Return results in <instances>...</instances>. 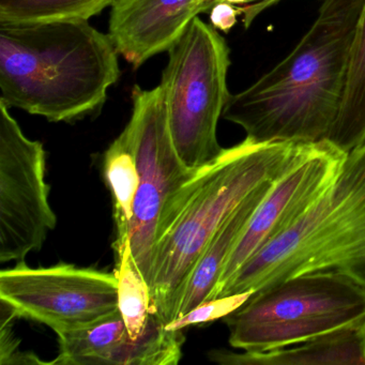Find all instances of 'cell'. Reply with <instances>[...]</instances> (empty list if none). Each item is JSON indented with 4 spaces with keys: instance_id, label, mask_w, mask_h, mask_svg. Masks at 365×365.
Returning <instances> with one entry per match:
<instances>
[{
    "instance_id": "9c48e42d",
    "label": "cell",
    "mask_w": 365,
    "mask_h": 365,
    "mask_svg": "<svg viewBox=\"0 0 365 365\" xmlns=\"http://www.w3.org/2000/svg\"><path fill=\"white\" fill-rule=\"evenodd\" d=\"M115 272L70 264L31 268L20 262L0 272V300L19 317L58 333L88 326L118 311Z\"/></svg>"
},
{
    "instance_id": "ac0fdd59",
    "label": "cell",
    "mask_w": 365,
    "mask_h": 365,
    "mask_svg": "<svg viewBox=\"0 0 365 365\" xmlns=\"http://www.w3.org/2000/svg\"><path fill=\"white\" fill-rule=\"evenodd\" d=\"M113 0H0V25L88 21Z\"/></svg>"
},
{
    "instance_id": "44dd1931",
    "label": "cell",
    "mask_w": 365,
    "mask_h": 365,
    "mask_svg": "<svg viewBox=\"0 0 365 365\" xmlns=\"http://www.w3.org/2000/svg\"><path fill=\"white\" fill-rule=\"evenodd\" d=\"M0 364H51L42 361L31 352H21L18 339L12 332V322L19 317L16 309L5 301L0 300Z\"/></svg>"
},
{
    "instance_id": "cb8c5ba5",
    "label": "cell",
    "mask_w": 365,
    "mask_h": 365,
    "mask_svg": "<svg viewBox=\"0 0 365 365\" xmlns=\"http://www.w3.org/2000/svg\"><path fill=\"white\" fill-rule=\"evenodd\" d=\"M362 330H363V336H364V345H365V324H364V326H363Z\"/></svg>"
},
{
    "instance_id": "5bb4252c",
    "label": "cell",
    "mask_w": 365,
    "mask_h": 365,
    "mask_svg": "<svg viewBox=\"0 0 365 365\" xmlns=\"http://www.w3.org/2000/svg\"><path fill=\"white\" fill-rule=\"evenodd\" d=\"M103 168L113 197V215L116 226L114 250L116 252L130 241V230L140 185L135 150L128 127L106 150Z\"/></svg>"
},
{
    "instance_id": "8992f818",
    "label": "cell",
    "mask_w": 365,
    "mask_h": 365,
    "mask_svg": "<svg viewBox=\"0 0 365 365\" xmlns=\"http://www.w3.org/2000/svg\"><path fill=\"white\" fill-rule=\"evenodd\" d=\"M162 74L168 128L180 159L197 170L217 160L220 117L230 99V48L212 25L198 16L168 50Z\"/></svg>"
},
{
    "instance_id": "7402d4cb",
    "label": "cell",
    "mask_w": 365,
    "mask_h": 365,
    "mask_svg": "<svg viewBox=\"0 0 365 365\" xmlns=\"http://www.w3.org/2000/svg\"><path fill=\"white\" fill-rule=\"evenodd\" d=\"M238 16H240L238 6L217 3L211 8L210 23L217 31L227 34L236 25Z\"/></svg>"
},
{
    "instance_id": "ffe728a7",
    "label": "cell",
    "mask_w": 365,
    "mask_h": 365,
    "mask_svg": "<svg viewBox=\"0 0 365 365\" xmlns=\"http://www.w3.org/2000/svg\"><path fill=\"white\" fill-rule=\"evenodd\" d=\"M253 292L251 290V292L205 301L202 304L191 309L189 313L166 324V328L170 330H183L187 327L208 324L220 318H225L243 305V303L247 302Z\"/></svg>"
},
{
    "instance_id": "e0dca14e",
    "label": "cell",
    "mask_w": 365,
    "mask_h": 365,
    "mask_svg": "<svg viewBox=\"0 0 365 365\" xmlns=\"http://www.w3.org/2000/svg\"><path fill=\"white\" fill-rule=\"evenodd\" d=\"M182 330H170L155 314L151 313L143 334L128 337L116 348L108 365H176L182 356Z\"/></svg>"
},
{
    "instance_id": "6da1fadb",
    "label": "cell",
    "mask_w": 365,
    "mask_h": 365,
    "mask_svg": "<svg viewBox=\"0 0 365 365\" xmlns=\"http://www.w3.org/2000/svg\"><path fill=\"white\" fill-rule=\"evenodd\" d=\"M365 0H324L317 19L281 63L230 95L223 117L257 144L329 143Z\"/></svg>"
},
{
    "instance_id": "8fae6325",
    "label": "cell",
    "mask_w": 365,
    "mask_h": 365,
    "mask_svg": "<svg viewBox=\"0 0 365 365\" xmlns=\"http://www.w3.org/2000/svg\"><path fill=\"white\" fill-rule=\"evenodd\" d=\"M200 14V0H113L108 34L134 68L168 52Z\"/></svg>"
},
{
    "instance_id": "7a4b0ae2",
    "label": "cell",
    "mask_w": 365,
    "mask_h": 365,
    "mask_svg": "<svg viewBox=\"0 0 365 365\" xmlns=\"http://www.w3.org/2000/svg\"><path fill=\"white\" fill-rule=\"evenodd\" d=\"M317 144L245 138L196 170L168 200L158 224L149 289L151 313L164 324L178 316L181 294L220 226L264 183L281 178Z\"/></svg>"
},
{
    "instance_id": "d6986e66",
    "label": "cell",
    "mask_w": 365,
    "mask_h": 365,
    "mask_svg": "<svg viewBox=\"0 0 365 365\" xmlns=\"http://www.w3.org/2000/svg\"><path fill=\"white\" fill-rule=\"evenodd\" d=\"M115 253L119 313L125 320L129 336L136 339L144 332L151 315L150 289L134 259L130 241Z\"/></svg>"
},
{
    "instance_id": "2e32d148",
    "label": "cell",
    "mask_w": 365,
    "mask_h": 365,
    "mask_svg": "<svg viewBox=\"0 0 365 365\" xmlns=\"http://www.w3.org/2000/svg\"><path fill=\"white\" fill-rule=\"evenodd\" d=\"M56 334L59 354L52 365H108L113 352L129 337L119 309L88 326Z\"/></svg>"
},
{
    "instance_id": "ba28073f",
    "label": "cell",
    "mask_w": 365,
    "mask_h": 365,
    "mask_svg": "<svg viewBox=\"0 0 365 365\" xmlns=\"http://www.w3.org/2000/svg\"><path fill=\"white\" fill-rule=\"evenodd\" d=\"M43 145L27 138L0 101V262L42 249L57 217L50 204Z\"/></svg>"
},
{
    "instance_id": "5b68a950",
    "label": "cell",
    "mask_w": 365,
    "mask_h": 365,
    "mask_svg": "<svg viewBox=\"0 0 365 365\" xmlns=\"http://www.w3.org/2000/svg\"><path fill=\"white\" fill-rule=\"evenodd\" d=\"M224 320L232 347L277 349L364 326L365 286L343 273H305L255 290Z\"/></svg>"
},
{
    "instance_id": "30bf717a",
    "label": "cell",
    "mask_w": 365,
    "mask_h": 365,
    "mask_svg": "<svg viewBox=\"0 0 365 365\" xmlns=\"http://www.w3.org/2000/svg\"><path fill=\"white\" fill-rule=\"evenodd\" d=\"M346 155L329 143H318L273 183L228 258L211 299L249 258L289 228L319 198L334 180Z\"/></svg>"
},
{
    "instance_id": "4fadbf2b",
    "label": "cell",
    "mask_w": 365,
    "mask_h": 365,
    "mask_svg": "<svg viewBox=\"0 0 365 365\" xmlns=\"http://www.w3.org/2000/svg\"><path fill=\"white\" fill-rule=\"evenodd\" d=\"M275 181L264 183L254 190L220 226L185 283L179 302L177 318L185 315L194 307L212 298L228 258L242 237L258 205Z\"/></svg>"
},
{
    "instance_id": "9a60e30c",
    "label": "cell",
    "mask_w": 365,
    "mask_h": 365,
    "mask_svg": "<svg viewBox=\"0 0 365 365\" xmlns=\"http://www.w3.org/2000/svg\"><path fill=\"white\" fill-rule=\"evenodd\" d=\"M329 144L345 153L365 144V6L352 44L341 108Z\"/></svg>"
},
{
    "instance_id": "277c9868",
    "label": "cell",
    "mask_w": 365,
    "mask_h": 365,
    "mask_svg": "<svg viewBox=\"0 0 365 365\" xmlns=\"http://www.w3.org/2000/svg\"><path fill=\"white\" fill-rule=\"evenodd\" d=\"M312 272L343 273L365 286V144L347 153L328 189L249 258L215 298Z\"/></svg>"
},
{
    "instance_id": "3957f363",
    "label": "cell",
    "mask_w": 365,
    "mask_h": 365,
    "mask_svg": "<svg viewBox=\"0 0 365 365\" xmlns=\"http://www.w3.org/2000/svg\"><path fill=\"white\" fill-rule=\"evenodd\" d=\"M118 55L88 21L0 25V101L52 123L80 120L106 103Z\"/></svg>"
},
{
    "instance_id": "52a82bcc",
    "label": "cell",
    "mask_w": 365,
    "mask_h": 365,
    "mask_svg": "<svg viewBox=\"0 0 365 365\" xmlns=\"http://www.w3.org/2000/svg\"><path fill=\"white\" fill-rule=\"evenodd\" d=\"M133 112L127 127L138 162V197L130 230L132 254L149 283L153 247L162 210L196 170L187 168L177 153L168 128L161 86L145 91L134 86Z\"/></svg>"
},
{
    "instance_id": "7c38bea8",
    "label": "cell",
    "mask_w": 365,
    "mask_h": 365,
    "mask_svg": "<svg viewBox=\"0 0 365 365\" xmlns=\"http://www.w3.org/2000/svg\"><path fill=\"white\" fill-rule=\"evenodd\" d=\"M362 328L341 329L264 351L213 349L208 358L222 365H365Z\"/></svg>"
},
{
    "instance_id": "603a6c76",
    "label": "cell",
    "mask_w": 365,
    "mask_h": 365,
    "mask_svg": "<svg viewBox=\"0 0 365 365\" xmlns=\"http://www.w3.org/2000/svg\"><path fill=\"white\" fill-rule=\"evenodd\" d=\"M281 0H253V3L247 6H239L240 16H243L242 22L245 26L249 27L254 20L268 8L272 7Z\"/></svg>"
}]
</instances>
